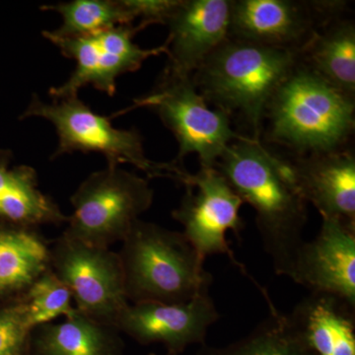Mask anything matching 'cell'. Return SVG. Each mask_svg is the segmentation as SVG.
I'll return each instance as SVG.
<instances>
[{"mask_svg": "<svg viewBox=\"0 0 355 355\" xmlns=\"http://www.w3.org/2000/svg\"><path fill=\"white\" fill-rule=\"evenodd\" d=\"M216 168L256 212L257 228L275 273L289 277L305 242L308 203L288 159L273 153L260 139L241 135L229 144Z\"/></svg>", "mask_w": 355, "mask_h": 355, "instance_id": "obj_1", "label": "cell"}, {"mask_svg": "<svg viewBox=\"0 0 355 355\" xmlns=\"http://www.w3.org/2000/svg\"><path fill=\"white\" fill-rule=\"evenodd\" d=\"M297 62L295 51L229 38L191 78L205 101L241 118L259 139L270 98Z\"/></svg>", "mask_w": 355, "mask_h": 355, "instance_id": "obj_2", "label": "cell"}, {"mask_svg": "<svg viewBox=\"0 0 355 355\" xmlns=\"http://www.w3.org/2000/svg\"><path fill=\"white\" fill-rule=\"evenodd\" d=\"M354 99L297 62L266 107L268 137L298 156L331 153L354 132Z\"/></svg>", "mask_w": 355, "mask_h": 355, "instance_id": "obj_3", "label": "cell"}, {"mask_svg": "<svg viewBox=\"0 0 355 355\" xmlns=\"http://www.w3.org/2000/svg\"><path fill=\"white\" fill-rule=\"evenodd\" d=\"M125 295L132 304L184 303L209 292L212 275L182 232L137 220L121 241Z\"/></svg>", "mask_w": 355, "mask_h": 355, "instance_id": "obj_4", "label": "cell"}, {"mask_svg": "<svg viewBox=\"0 0 355 355\" xmlns=\"http://www.w3.org/2000/svg\"><path fill=\"white\" fill-rule=\"evenodd\" d=\"M41 118L50 121L58 137L51 159L80 151L106 157L108 165L130 164L148 178H168L179 182L186 169L173 161L159 163L147 158L144 142L137 130H120L111 123L112 116L95 113L78 96L42 101L36 94L21 119Z\"/></svg>", "mask_w": 355, "mask_h": 355, "instance_id": "obj_5", "label": "cell"}, {"mask_svg": "<svg viewBox=\"0 0 355 355\" xmlns=\"http://www.w3.org/2000/svg\"><path fill=\"white\" fill-rule=\"evenodd\" d=\"M154 191L148 180L107 165L89 175L70 198L73 212L64 234L93 246L121 242L133 223L150 209Z\"/></svg>", "mask_w": 355, "mask_h": 355, "instance_id": "obj_6", "label": "cell"}, {"mask_svg": "<svg viewBox=\"0 0 355 355\" xmlns=\"http://www.w3.org/2000/svg\"><path fill=\"white\" fill-rule=\"evenodd\" d=\"M150 109L174 135L179 153L175 162L183 163L197 154L200 167H216L229 144L239 139L227 114L210 108L191 76L163 72L149 94L135 100L132 108Z\"/></svg>", "mask_w": 355, "mask_h": 355, "instance_id": "obj_7", "label": "cell"}, {"mask_svg": "<svg viewBox=\"0 0 355 355\" xmlns=\"http://www.w3.org/2000/svg\"><path fill=\"white\" fill-rule=\"evenodd\" d=\"M51 270L69 289L77 311L116 327L121 312L130 304L116 252L64 233L51 245Z\"/></svg>", "mask_w": 355, "mask_h": 355, "instance_id": "obj_8", "label": "cell"}, {"mask_svg": "<svg viewBox=\"0 0 355 355\" xmlns=\"http://www.w3.org/2000/svg\"><path fill=\"white\" fill-rule=\"evenodd\" d=\"M144 29L142 26L121 25L76 38H58L48 31L43 36L55 44L64 57L76 62V69L62 85L53 87L49 94L53 100L78 96V91L91 85L113 97L116 79L137 71L147 58L166 53L164 44L153 49L140 48L133 37Z\"/></svg>", "mask_w": 355, "mask_h": 355, "instance_id": "obj_9", "label": "cell"}, {"mask_svg": "<svg viewBox=\"0 0 355 355\" xmlns=\"http://www.w3.org/2000/svg\"><path fill=\"white\" fill-rule=\"evenodd\" d=\"M180 184L186 191L172 216L183 226L184 237L203 259L226 254L247 273L226 239L229 231L240 236L244 228L240 216L244 202L226 178L216 167H200L193 174L187 172Z\"/></svg>", "mask_w": 355, "mask_h": 355, "instance_id": "obj_10", "label": "cell"}, {"mask_svg": "<svg viewBox=\"0 0 355 355\" xmlns=\"http://www.w3.org/2000/svg\"><path fill=\"white\" fill-rule=\"evenodd\" d=\"M343 1L231 0L229 38L298 51L321 26L342 16Z\"/></svg>", "mask_w": 355, "mask_h": 355, "instance_id": "obj_11", "label": "cell"}, {"mask_svg": "<svg viewBox=\"0 0 355 355\" xmlns=\"http://www.w3.org/2000/svg\"><path fill=\"white\" fill-rule=\"evenodd\" d=\"M219 318L209 292H205L184 303L128 304L116 328L137 342L163 343L173 354H179L189 345H205L207 331Z\"/></svg>", "mask_w": 355, "mask_h": 355, "instance_id": "obj_12", "label": "cell"}, {"mask_svg": "<svg viewBox=\"0 0 355 355\" xmlns=\"http://www.w3.org/2000/svg\"><path fill=\"white\" fill-rule=\"evenodd\" d=\"M289 279L355 308V226L322 219L316 237L299 249Z\"/></svg>", "mask_w": 355, "mask_h": 355, "instance_id": "obj_13", "label": "cell"}, {"mask_svg": "<svg viewBox=\"0 0 355 355\" xmlns=\"http://www.w3.org/2000/svg\"><path fill=\"white\" fill-rule=\"evenodd\" d=\"M231 0H179L166 26L168 64L175 76H191L229 39Z\"/></svg>", "mask_w": 355, "mask_h": 355, "instance_id": "obj_14", "label": "cell"}, {"mask_svg": "<svg viewBox=\"0 0 355 355\" xmlns=\"http://www.w3.org/2000/svg\"><path fill=\"white\" fill-rule=\"evenodd\" d=\"M288 162L301 195L314 205L322 219H338L355 226L354 153L343 148L296 155Z\"/></svg>", "mask_w": 355, "mask_h": 355, "instance_id": "obj_15", "label": "cell"}, {"mask_svg": "<svg viewBox=\"0 0 355 355\" xmlns=\"http://www.w3.org/2000/svg\"><path fill=\"white\" fill-rule=\"evenodd\" d=\"M289 321L316 355H355V308L329 294L310 292Z\"/></svg>", "mask_w": 355, "mask_h": 355, "instance_id": "obj_16", "label": "cell"}, {"mask_svg": "<svg viewBox=\"0 0 355 355\" xmlns=\"http://www.w3.org/2000/svg\"><path fill=\"white\" fill-rule=\"evenodd\" d=\"M51 270V245L38 229L0 222V306L24 297Z\"/></svg>", "mask_w": 355, "mask_h": 355, "instance_id": "obj_17", "label": "cell"}, {"mask_svg": "<svg viewBox=\"0 0 355 355\" xmlns=\"http://www.w3.org/2000/svg\"><path fill=\"white\" fill-rule=\"evenodd\" d=\"M298 62L347 97L355 94V25L334 18L321 26L298 51Z\"/></svg>", "mask_w": 355, "mask_h": 355, "instance_id": "obj_18", "label": "cell"}, {"mask_svg": "<svg viewBox=\"0 0 355 355\" xmlns=\"http://www.w3.org/2000/svg\"><path fill=\"white\" fill-rule=\"evenodd\" d=\"M67 220L57 202L40 190L34 168H9L6 160H0V221L38 228Z\"/></svg>", "mask_w": 355, "mask_h": 355, "instance_id": "obj_19", "label": "cell"}, {"mask_svg": "<svg viewBox=\"0 0 355 355\" xmlns=\"http://www.w3.org/2000/svg\"><path fill=\"white\" fill-rule=\"evenodd\" d=\"M35 330L42 355H113L118 342L116 327L77 310L62 323L44 324Z\"/></svg>", "mask_w": 355, "mask_h": 355, "instance_id": "obj_20", "label": "cell"}, {"mask_svg": "<svg viewBox=\"0 0 355 355\" xmlns=\"http://www.w3.org/2000/svg\"><path fill=\"white\" fill-rule=\"evenodd\" d=\"M266 302L270 314L251 333L225 347L205 343L198 355H316L292 326L287 314L279 312L270 299Z\"/></svg>", "mask_w": 355, "mask_h": 355, "instance_id": "obj_21", "label": "cell"}, {"mask_svg": "<svg viewBox=\"0 0 355 355\" xmlns=\"http://www.w3.org/2000/svg\"><path fill=\"white\" fill-rule=\"evenodd\" d=\"M40 8L62 16L60 27L48 31L51 36L58 38H76L116 26L133 25L123 0H72L46 4Z\"/></svg>", "mask_w": 355, "mask_h": 355, "instance_id": "obj_22", "label": "cell"}, {"mask_svg": "<svg viewBox=\"0 0 355 355\" xmlns=\"http://www.w3.org/2000/svg\"><path fill=\"white\" fill-rule=\"evenodd\" d=\"M23 298L33 330L58 318L69 317L76 311L69 289L51 270L34 282Z\"/></svg>", "mask_w": 355, "mask_h": 355, "instance_id": "obj_23", "label": "cell"}, {"mask_svg": "<svg viewBox=\"0 0 355 355\" xmlns=\"http://www.w3.org/2000/svg\"><path fill=\"white\" fill-rule=\"evenodd\" d=\"M24 298L0 306V355H18L33 331Z\"/></svg>", "mask_w": 355, "mask_h": 355, "instance_id": "obj_24", "label": "cell"}, {"mask_svg": "<svg viewBox=\"0 0 355 355\" xmlns=\"http://www.w3.org/2000/svg\"><path fill=\"white\" fill-rule=\"evenodd\" d=\"M133 22L139 20L144 28L153 24L166 25L179 0H123Z\"/></svg>", "mask_w": 355, "mask_h": 355, "instance_id": "obj_25", "label": "cell"}]
</instances>
